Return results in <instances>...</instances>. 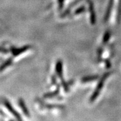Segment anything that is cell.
<instances>
[{"instance_id": "6da1fadb", "label": "cell", "mask_w": 121, "mask_h": 121, "mask_svg": "<svg viewBox=\"0 0 121 121\" xmlns=\"http://www.w3.org/2000/svg\"><path fill=\"white\" fill-rule=\"evenodd\" d=\"M111 73L112 72H106V73H104V74L101 77L100 80H99V82L98 83L97 86H96V89L95 90L94 92L93 93L92 95L91 96L90 98V102L93 103L95 100L97 98L99 94L100 91L101 90V89H102L103 87L104 82H105V80L107 79V78H108V77L109 76Z\"/></svg>"}, {"instance_id": "7a4b0ae2", "label": "cell", "mask_w": 121, "mask_h": 121, "mask_svg": "<svg viewBox=\"0 0 121 121\" xmlns=\"http://www.w3.org/2000/svg\"><path fill=\"white\" fill-rule=\"evenodd\" d=\"M31 48V46L30 45H26V46H23L21 48H16L14 47H12L11 48V53L14 56H19L22 53H24V52L28 51L30 48Z\"/></svg>"}, {"instance_id": "3957f363", "label": "cell", "mask_w": 121, "mask_h": 121, "mask_svg": "<svg viewBox=\"0 0 121 121\" xmlns=\"http://www.w3.org/2000/svg\"><path fill=\"white\" fill-rule=\"evenodd\" d=\"M4 103L5 106L6 107V108L9 110V111L11 114H13L14 115V116L16 119H17L18 120H22V118H21L20 114H19L16 111V110L14 109V108L12 106L11 104H10V103L9 102L8 100H5Z\"/></svg>"}, {"instance_id": "277c9868", "label": "cell", "mask_w": 121, "mask_h": 121, "mask_svg": "<svg viewBox=\"0 0 121 121\" xmlns=\"http://www.w3.org/2000/svg\"><path fill=\"white\" fill-rule=\"evenodd\" d=\"M88 6H89V11L90 15V22L92 25H95L96 24V15L92 1H88Z\"/></svg>"}, {"instance_id": "5b68a950", "label": "cell", "mask_w": 121, "mask_h": 121, "mask_svg": "<svg viewBox=\"0 0 121 121\" xmlns=\"http://www.w3.org/2000/svg\"><path fill=\"white\" fill-rule=\"evenodd\" d=\"M56 70L57 73V76L59 77V78L62 81H64L63 78V73H62V60H57L56 64Z\"/></svg>"}, {"instance_id": "8992f818", "label": "cell", "mask_w": 121, "mask_h": 121, "mask_svg": "<svg viewBox=\"0 0 121 121\" xmlns=\"http://www.w3.org/2000/svg\"><path fill=\"white\" fill-rule=\"evenodd\" d=\"M113 3L114 0H109V3L108 5V8L106 9V12L105 16H104V22H107V21L109 20V18L110 14H111V12L112 8V6H113Z\"/></svg>"}, {"instance_id": "52a82bcc", "label": "cell", "mask_w": 121, "mask_h": 121, "mask_svg": "<svg viewBox=\"0 0 121 121\" xmlns=\"http://www.w3.org/2000/svg\"><path fill=\"white\" fill-rule=\"evenodd\" d=\"M19 106L21 107V109L22 110L23 112L27 117H30V114H29V110L27 109V106H26V104L24 103L22 99L20 98L19 99Z\"/></svg>"}, {"instance_id": "ba28073f", "label": "cell", "mask_w": 121, "mask_h": 121, "mask_svg": "<svg viewBox=\"0 0 121 121\" xmlns=\"http://www.w3.org/2000/svg\"><path fill=\"white\" fill-rule=\"evenodd\" d=\"M59 90H60V85L57 84V89L56 90H54L53 92L45 93L44 96H43V97L45 98H51L54 97V96H57V95L59 94Z\"/></svg>"}, {"instance_id": "9c48e42d", "label": "cell", "mask_w": 121, "mask_h": 121, "mask_svg": "<svg viewBox=\"0 0 121 121\" xmlns=\"http://www.w3.org/2000/svg\"><path fill=\"white\" fill-rule=\"evenodd\" d=\"M99 78L98 75H92V76L84 77L81 79V81L82 83H87V82H90L95 81Z\"/></svg>"}, {"instance_id": "30bf717a", "label": "cell", "mask_w": 121, "mask_h": 121, "mask_svg": "<svg viewBox=\"0 0 121 121\" xmlns=\"http://www.w3.org/2000/svg\"><path fill=\"white\" fill-rule=\"evenodd\" d=\"M13 63V59L12 58H9L7 59L3 64H2L1 65H0V72H1L3 70H4L5 69L9 67L10 65H11Z\"/></svg>"}, {"instance_id": "8fae6325", "label": "cell", "mask_w": 121, "mask_h": 121, "mask_svg": "<svg viewBox=\"0 0 121 121\" xmlns=\"http://www.w3.org/2000/svg\"><path fill=\"white\" fill-rule=\"evenodd\" d=\"M111 33L110 31L108 30L106 32H105V34L104 35V37L103 38V44H106L108 43V42L109 41V40L110 37H111Z\"/></svg>"}, {"instance_id": "7c38bea8", "label": "cell", "mask_w": 121, "mask_h": 121, "mask_svg": "<svg viewBox=\"0 0 121 121\" xmlns=\"http://www.w3.org/2000/svg\"><path fill=\"white\" fill-rule=\"evenodd\" d=\"M45 107V108H48V109H53V108L62 109L64 108L63 106L57 105V104H46Z\"/></svg>"}, {"instance_id": "4fadbf2b", "label": "cell", "mask_w": 121, "mask_h": 121, "mask_svg": "<svg viewBox=\"0 0 121 121\" xmlns=\"http://www.w3.org/2000/svg\"><path fill=\"white\" fill-rule=\"evenodd\" d=\"M85 11V8L84 6H82L81 7H79L78 8H77L76 10L74 12V14L75 15H77L79 14H81L83 12H84Z\"/></svg>"}, {"instance_id": "5bb4252c", "label": "cell", "mask_w": 121, "mask_h": 121, "mask_svg": "<svg viewBox=\"0 0 121 121\" xmlns=\"http://www.w3.org/2000/svg\"><path fill=\"white\" fill-rule=\"evenodd\" d=\"M64 0H58V4H59V10L61 11L63 8V4H64Z\"/></svg>"}, {"instance_id": "9a60e30c", "label": "cell", "mask_w": 121, "mask_h": 121, "mask_svg": "<svg viewBox=\"0 0 121 121\" xmlns=\"http://www.w3.org/2000/svg\"><path fill=\"white\" fill-rule=\"evenodd\" d=\"M0 53H4V54H7L9 53V50L3 47H0Z\"/></svg>"}, {"instance_id": "2e32d148", "label": "cell", "mask_w": 121, "mask_h": 121, "mask_svg": "<svg viewBox=\"0 0 121 121\" xmlns=\"http://www.w3.org/2000/svg\"><path fill=\"white\" fill-rule=\"evenodd\" d=\"M51 80H52V84H57V79H56V77L55 76V75H53V76H52V77H51Z\"/></svg>"}, {"instance_id": "e0dca14e", "label": "cell", "mask_w": 121, "mask_h": 121, "mask_svg": "<svg viewBox=\"0 0 121 121\" xmlns=\"http://www.w3.org/2000/svg\"><path fill=\"white\" fill-rule=\"evenodd\" d=\"M104 62H105L106 66L107 67V68L109 69L111 67V62H109V60H108V59H106V60H104Z\"/></svg>"}]
</instances>
